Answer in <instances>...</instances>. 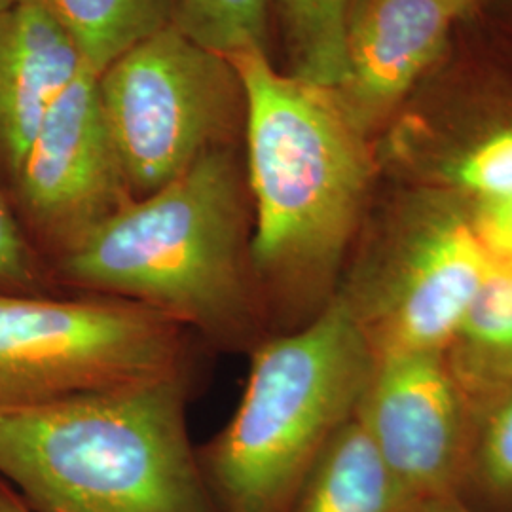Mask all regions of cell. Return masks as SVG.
Instances as JSON below:
<instances>
[{"label":"cell","mask_w":512,"mask_h":512,"mask_svg":"<svg viewBox=\"0 0 512 512\" xmlns=\"http://www.w3.org/2000/svg\"><path fill=\"white\" fill-rule=\"evenodd\" d=\"M228 59L245 97L256 289L266 323L293 321V330L323 310L342 283L376 150L334 90L277 73L264 50Z\"/></svg>","instance_id":"6da1fadb"},{"label":"cell","mask_w":512,"mask_h":512,"mask_svg":"<svg viewBox=\"0 0 512 512\" xmlns=\"http://www.w3.org/2000/svg\"><path fill=\"white\" fill-rule=\"evenodd\" d=\"M251 238L245 164L230 143L97 224L52 274L78 294L156 311L222 351H251L266 327Z\"/></svg>","instance_id":"7a4b0ae2"},{"label":"cell","mask_w":512,"mask_h":512,"mask_svg":"<svg viewBox=\"0 0 512 512\" xmlns=\"http://www.w3.org/2000/svg\"><path fill=\"white\" fill-rule=\"evenodd\" d=\"M190 370L0 404V480L33 512H215L188 431Z\"/></svg>","instance_id":"3957f363"},{"label":"cell","mask_w":512,"mask_h":512,"mask_svg":"<svg viewBox=\"0 0 512 512\" xmlns=\"http://www.w3.org/2000/svg\"><path fill=\"white\" fill-rule=\"evenodd\" d=\"M238 408L198 452L215 512H291L315 459L357 414L374 351L346 298L256 344Z\"/></svg>","instance_id":"277c9868"},{"label":"cell","mask_w":512,"mask_h":512,"mask_svg":"<svg viewBox=\"0 0 512 512\" xmlns=\"http://www.w3.org/2000/svg\"><path fill=\"white\" fill-rule=\"evenodd\" d=\"M492 270L463 200L420 186L395 207L336 293L374 355L444 351Z\"/></svg>","instance_id":"5b68a950"},{"label":"cell","mask_w":512,"mask_h":512,"mask_svg":"<svg viewBox=\"0 0 512 512\" xmlns=\"http://www.w3.org/2000/svg\"><path fill=\"white\" fill-rule=\"evenodd\" d=\"M190 332L99 294L0 293V404H31L190 370Z\"/></svg>","instance_id":"8992f818"},{"label":"cell","mask_w":512,"mask_h":512,"mask_svg":"<svg viewBox=\"0 0 512 512\" xmlns=\"http://www.w3.org/2000/svg\"><path fill=\"white\" fill-rule=\"evenodd\" d=\"M99 101L133 198L230 145L245 105L238 71L173 23L99 74Z\"/></svg>","instance_id":"52a82bcc"},{"label":"cell","mask_w":512,"mask_h":512,"mask_svg":"<svg viewBox=\"0 0 512 512\" xmlns=\"http://www.w3.org/2000/svg\"><path fill=\"white\" fill-rule=\"evenodd\" d=\"M10 190L27 230L54 260L133 200L92 67L55 99Z\"/></svg>","instance_id":"ba28073f"},{"label":"cell","mask_w":512,"mask_h":512,"mask_svg":"<svg viewBox=\"0 0 512 512\" xmlns=\"http://www.w3.org/2000/svg\"><path fill=\"white\" fill-rule=\"evenodd\" d=\"M374 357L357 418L416 509L465 471L471 401L444 351Z\"/></svg>","instance_id":"9c48e42d"},{"label":"cell","mask_w":512,"mask_h":512,"mask_svg":"<svg viewBox=\"0 0 512 512\" xmlns=\"http://www.w3.org/2000/svg\"><path fill=\"white\" fill-rule=\"evenodd\" d=\"M456 16L437 0H357L334 90L365 133L382 126L442 54Z\"/></svg>","instance_id":"30bf717a"},{"label":"cell","mask_w":512,"mask_h":512,"mask_svg":"<svg viewBox=\"0 0 512 512\" xmlns=\"http://www.w3.org/2000/svg\"><path fill=\"white\" fill-rule=\"evenodd\" d=\"M88 67L37 0L0 10V175L8 186L55 99Z\"/></svg>","instance_id":"8fae6325"},{"label":"cell","mask_w":512,"mask_h":512,"mask_svg":"<svg viewBox=\"0 0 512 512\" xmlns=\"http://www.w3.org/2000/svg\"><path fill=\"white\" fill-rule=\"evenodd\" d=\"M378 154L425 188L463 200L511 196L512 110L401 120Z\"/></svg>","instance_id":"7c38bea8"},{"label":"cell","mask_w":512,"mask_h":512,"mask_svg":"<svg viewBox=\"0 0 512 512\" xmlns=\"http://www.w3.org/2000/svg\"><path fill=\"white\" fill-rule=\"evenodd\" d=\"M414 503L357 414L315 459L291 512H410Z\"/></svg>","instance_id":"4fadbf2b"},{"label":"cell","mask_w":512,"mask_h":512,"mask_svg":"<svg viewBox=\"0 0 512 512\" xmlns=\"http://www.w3.org/2000/svg\"><path fill=\"white\" fill-rule=\"evenodd\" d=\"M444 355L469 401L512 385V272L492 270Z\"/></svg>","instance_id":"5bb4252c"},{"label":"cell","mask_w":512,"mask_h":512,"mask_svg":"<svg viewBox=\"0 0 512 512\" xmlns=\"http://www.w3.org/2000/svg\"><path fill=\"white\" fill-rule=\"evenodd\" d=\"M73 38L88 67L114 59L173 23L177 0H37Z\"/></svg>","instance_id":"9a60e30c"},{"label":"cell","mask_w":512,"mask_h":512,"mask_svg":"<svg viewBox=\"0 0 512 512\" xmlns=\"http://www.w3.org/2000/svg\"><path fill=\"white\" fill-rule=\"evenodd\" d=\"M289 74L336 90L346 71L349 21L357 0H275Z\"/></svg>","instance_id":"2e32d148"},{"label":"cell","mask_w":512,"mask_h":512,"mask_svg":"<svg viewBox=\"0 0 512 512\" xmlns=\"http://www.w3.org/2000/svg\"><path fill=\"white\" fill-rule=\"evenodd\" d=\"M272 0H177L173 25L226 57L264 50Z\"/></svg>","instance_id":"e0dca14e"},{"label":"cell","mask_w":512,"mask_h":512,"mask_svg":"<svg viewBox=\"0 0 512 512\" xmlns=\"http://www.w3.org/2000/svg\"><path fill=\"white\" fill-rule=\"evenodd\" d=\"M467 463L490 494L512 497V385L471 401Z\"/></svg>","instance_id":"ac0fdd59"},{"label":"cell","mask_w":512,"mask_h":512,"mask_svg":"<svg viewBox=\"0 0 512 512\" xmlns=\"http://www.w3.org/2000/svg\"><path fill=\"white\" fill-rule=\"evenodd\" d=\"M54 275L44 270L35 245L0 192V293L50 294Z\"/></svg>","instance_id":"d6986e66"},{"label":"cell","mask_w":512,"mask_h":512,"mask_svg":"<svg viewBox=\"0 0 512 512\" xmlns=\"http://www.w3.org/2000/svg\"><path fill=\"white\" fill-rule=\"evenodd\" d=\"M463 203L476 239L492 266L512 272V194Z\"/></svg>","instance_id":"ffe728a7"},{"label":"cell","mask_w":512,"mask_h":512,"mask_svg":"<svg viewBox=\"0 0 512 512\" xmlns=\"http://www.w3.org/2000/svg\"><path fill=\"white\" fill-rule=\"evenodd\" d=\"M410 512H473L467 507H463L456 499H452V495H444L437 499H429L425 503H420L414 511Z\"/></svg>","instance_id":"44dd1931"},{"label":"cell","mask_w":512,"mask_h":512,"mask_svg":"<svg viewBox=\"0 0 512 512\" xmlns=\"http://www.w3.org/2000/svg\"><path fill=\"white\" fill-rule=\"evenodd\" d=\"M0 512H33L6 482L0 480Z\"/></svg>","instance_id":"7402d4cb"},{"label":"cell","mask_w":512,"mask_h":512,"mask_svg":"<svg viewBox=\"0 0 512 512\" xmlns=\"http://www.w3.org/2000/svg\"><path fill=\"white\" fill-rule=\"evenodd\" d=\"M442 6H446L456 18L465 14L467 10H471L476 4V0H437Z\"/></svg>","instance_id":"603a6c76"},{"label":"cell","mask_w":512,"mask_h":512,"mask_svg":"<svg viewBox=\"0 0 512 512\" xmlns=\"http://www.w3.org/2000/svg\"><path fill=\"white\" fill-rule=\"evenodd\" d=\"M14 2H18V0H0V10H4V8H8V6H12Z\"/></svg>","instance_id":"cb8c5ba5"}]
</instances>
